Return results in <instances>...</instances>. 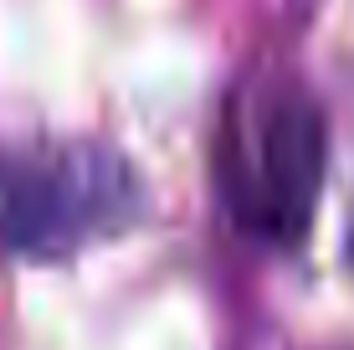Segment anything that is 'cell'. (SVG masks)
<instances>
[{
	"instance_id": "cell-2",
	"label": "cell",
	"mask_w": 354,
	"mask_h": 350,
	"mask_svg": "<svg viewBox=\"0 0 354 350\" xmlns=\"http://www.w3.org/2000/svg\"><path fill=\"white\" fill-rule=\"evenodd\" d=\"M144 216V180L108 139H0V258L72 263Z\"/></svg>"
},
{
	"instance_id": "cell-1",
	"label": "cell",
	"mask_w": 354,
	"mask_h": 350,
	"mask_svg": "<svg viewBox=\"0 0 354 350\" xmlns=\"http://www.w3.org/2000/svg\"><path fill=\"white\" fill-rule=\"evenodd\" d=\"M328 175V114L298 72H247L226 93L211 180L226 222L262 252H298Z\"/></svg>"
}]
</instances>
